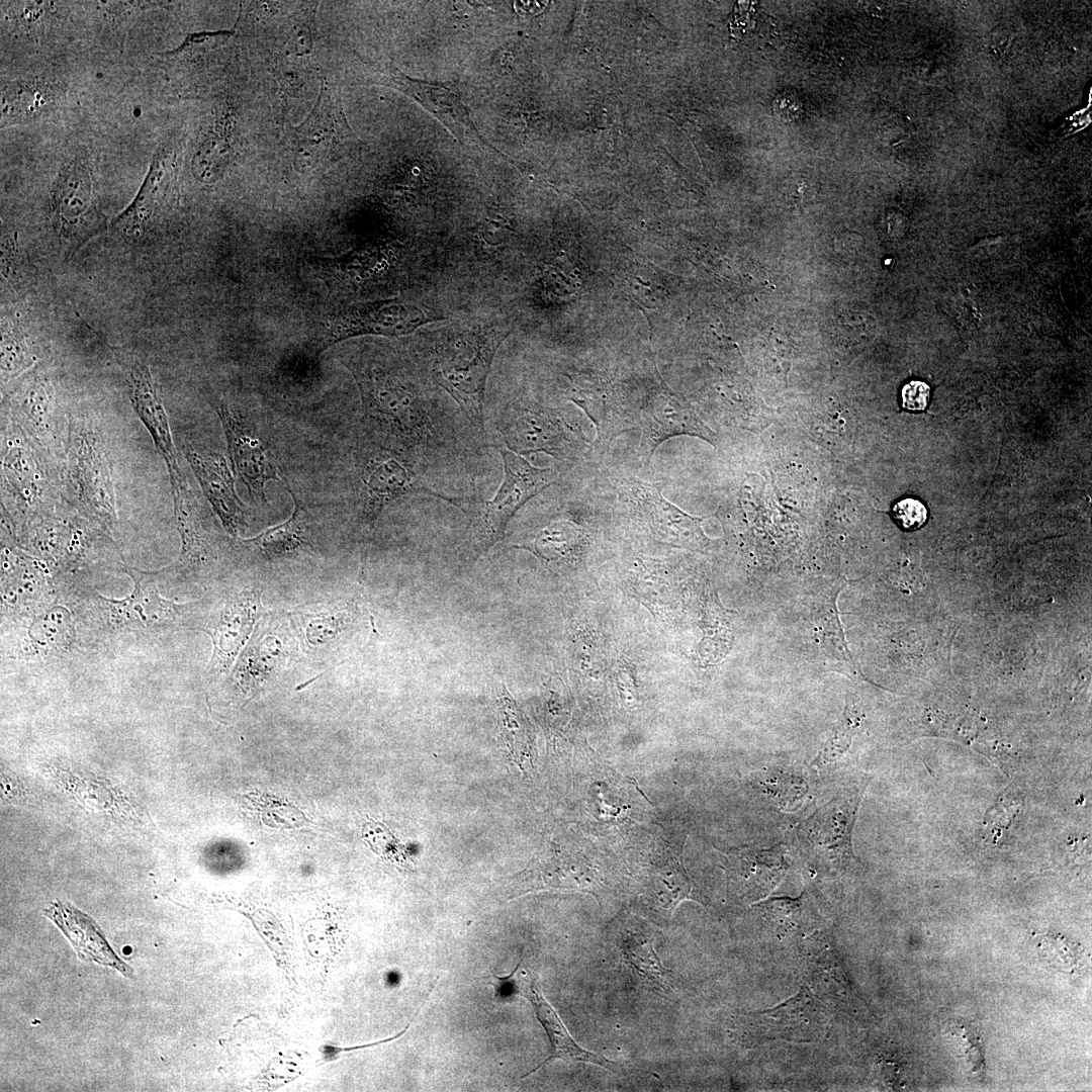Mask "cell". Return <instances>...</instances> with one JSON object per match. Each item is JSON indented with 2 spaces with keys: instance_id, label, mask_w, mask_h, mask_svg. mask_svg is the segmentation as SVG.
Instances as JSON below:
<instances>
[{
  "instance_id": "cell-22",
  "label": "cell",
  "mask_w": 1092,
  "mask_h": 1092,
  "mask_svg": "<svg viewBox=\"0 0 1092 1092\" xmlns=\"http://www.w3.org/2000/svg\"><path fill=\"white\" fill-rule=\"evenodd\" d=\"M174 511L182 548L178 563L202 562L208 557L206 536L202 530L194 495L183 475L170 478Z\"/></svg>"
},
{
  "instance_id": "cell-19",
  "label": "cell",
  "mask_w": 1092,
  "mask_h": 1092,
  "mask_svg": "<svg viewBox=\"0 0 1092 1092\" xmlns=\"http://www.w3.org/2000/svg\"><path fill=\"white\" fill-rule=\"evenodd\" d=\"M639 424L642 429L641 451L646 464L658 446L673 436L706 437V430L700 421L667 393H660L645 404Z\"/></svg>"
},
{
  "instance_id": "cell-30",
  "label": "cell",
  "mask_w": 1092,
  "mask_h": 1092,
  "mask_svg": "<svg viewBox=\"0 0 1092 1092\" xmlns=\"http://www.w3.org/2000/svg\"><path fill=\"white\" fill-rule=\"evenodd\" d=\"M51 397V388L42 381L33 382L25 391L21 407L34 432L50 429Z\"/></svg>"
},
{
  "instance_id": "cell-23",
  "label": "cell",
  "mask_w": 1092,
  "mask_h": 1092,
  "mask_svg": "<svg viewBox=\"0 0 1092 1092\" xmlns=\"http://www.w3.org/2000/svg\"><path fill=\"white\" fill-rule=\"evenodd\" d=\"M53 84L39 79L18 80L2 87L1 112L5 120H28L51 109L57 99Z\"/></svg>"
},
{
  "instance_id": "cell-13",
  "label": "cell",
  "mask_w": 1092,
  "mask_h": 1092,
  "mask_svg": "<svg viewBox=\"0 0 1092 1092\" xmlns=\"http://www.w3.org/2000/svg\"><path fill=\"white\" fill-rule=\"evenodd\" d=\"M175 185V154L165 145L154 156L136 196L112 221V226L129 238L143 236L176 199Z\"/></svg>"
},
{
  "instance_id": "cell-7",
  "label": "cell",
  "mask_w": 1092,
  "mask_h": 1092,
  "mask_svg": "<svg viewBox=\"0 0 1092 1092\" xmlns=\"http://www.w3.org/2000/svg\"><path fill=\"white\" fill-rule=\"evenodd\" d=\"M68 479L87 513L105 526L116 519V504L107 454L97 435L84 425L70 427Z\"/></svg>"
},
{
  "instance_id": "cell-1",
  "label": "cell",
  "mask_w": 1092,
  "mask_h": 1092,
  "mask_svg": "<svg viewBox=\"0 0 1092 1092\" xmlns=\"http://www.w3.org/2000/svg\"><path fill=\"white\" fill-rule=\"evenodd\" d=\"M509 334L502 321L473 324L447 332L429 353L433 379L480 431L486 380L496 351Z\"/></svg>"
},
{
  "instance_id": "cell-18",
  "label": "cell",
  "mask_w": 1092,
  "mask_h": 1092,
  "mask_svg": "<svg viewBox=\"0 0 1092 1092\" xmlns=\"http://www.w3.org/2000/svg\"><path fill=\"white\" fill-rule=\"evenodd\" d=\"M129 398L156 448L165 460L170 477L181 474L168 417L149 367L140 362L128 371Z\"/></svg>"
},
{
  "instance_id": "cell-2",
  "label": "cell",
  "mask_w": 1092,
  "mask_h": 1092,
  "mask_svg": "<svg viewBox=\"0 0 1092 1092\" xmlns=\"http://www.w3.org/2000/svg\"><path fill=\"white\" fill-rule=\"evenodd\" d=\"M370 418L390 434L399 447L412 452L439 450L444 444L424 399L402 376L369 363L350 366Z\"/></svg>"
},
{
  "instance_id": "cell-28",
  "label": "cell",
  "mask_w": 1092,
  "mask_h": 1092,
  "mask_svg": "<svg viewBox=\"0 0 1092 1092\" xmlns=\"http://www.w3.org/2000/svg\"><path fill=\"white\" fill-rule=\"evenodd\" d=\"M31 362L32 357L21 334L12 329L2 330V379L7 380L8 378L19 374L22 370L26 369Z\"/></svg>"
},
{
  "instance_id": "cell-17",
  "label": "cell",
  "mask_w": 1092,
  "mask_h": 1092,
  "mask_svg": "<svg viewBox=\"0 0 1092 1092\" xmlns=\"http://www.w3.org/2000/svg\"><path fill=\"white\" fill-rule=\"evenodd\" d=\"M185 456L225 530L233 536L245 520V506L237 495L228 463L219 453H198L191 447Z\"/></svg>"
},
{
  "instance_id": "cell-8",
  "label": "cell",
  "mask_w": 1092,
  "mask_h": 1092,
  "mask_svg": "<svg viewBox=\"0 0 1092 1092\" xmlns=\"http://www.w3.org/2000/svg\"><path fill=\"white\" fill-rule=\"evenodd\" d=\"M365 66L371 82L395 88L419 101L441 119L463 145L469 148L477 147L486 154L502 158V153L480 135L455 86L411 78L387 63H365Z\"/></svg>"
},
{
  "instance_id": "cell-29",
  "label": "cell",
  "mask_w": 1092,
  "mask_h": 1092,
  "mask_svg": "<svg viewBox=\"0 0 1092 1092\" xmlns=\"http://www.w3.org/2000/svg\"><path fill=\"white\" fill-rule=\"evenodd\" d=\"M575 539L573 530L566 523H555L542 530L531 546H524L544 559H555L570 549Z\"/></svg>"
},
{
  "instance_id": "cell-26",
  "label": "cell",
  "mask_w": 1092,
  "mask_h": 1092,
  "mask_svg": "<svg viewBox=\"0 0 1092 1092\" xmlns=\"http://www.w3.org/2000/svg\"><path fill=\"white\" fill-rule=\"evenodd\" d=\"M23 449L14 448L5 457L3 470L18 496L23 502H35L37 498L39 472L34 461L29 459Z\"/></svg>"
},
{
  "instance_id": "cell-34",
  "label": "cell",
  "mask_w": 1092,
  "mask_h": 1092,
  "mask_svg": "<svg viewBox=\"0 0 1092 1092\" xmlns=\"http://www.w3.org/2000/svg\"><path fill=\"white\" fill-rule=\"evenodd\" d=\"M895 521L905 530H915L921 527L927 519V510L918 499L906 497L898 500L893 507Z\"/></svg>"
},
{
  "instance_id": "cell-35",
  "label": "cell",
  "mask_w": 1092,
  "mask_h": 1092,
  "mask_svg": "<svg viewBox=\"0 0 1092 1092\" xmlns=\"http://www.w3.org/2000/svg\"><path fill=\"white\" fill-rule=\"evenodd\" d=\"M521 961L507 976L492 974L490 984L494 990V999L499 1002H509L521 992V975H516L521 967Z\"/></svg>"
},
{
  "instance_id": "cell-25",
  "label": "cell",
  "mask_w": 1092,
  "mask_h": 1092,
  "mask_svg": "<svg viewBox=\"0 0 1092 1092\" xmlns=\"http://www.w3.org/2000/svg\"><path fill=\"white\" fill-rule=\"evenodd\" d=\"M290 493L292 494L291 491ZM293 499L294 511L288 520L266 530L255 538L247 540L254 543L269 557H286L295 554L306 545L307 539L301 506L294 495Z\"/></svg>"
},
{
  "instance_id": "cell-27",
  "label": "cell",
  "mask_w": 1092,
  "mask_h": 1092,
  "mask_svg": "<svg viewBox=\"0 0 1092 1092\" xmlns=\"http://www.w3.org/2000/svg\"><path fill=\"white\" fill-rule=\"evenodd\" d=\"M363 837L370 847L386 860L406 871H415V862L405 846L382 824L368 822Z\"/></svg>"
},
{
  "instance_id": "cell-14",
  "label": "cell",
  "mask_w": 1092,
  "mask_h": 1092,
  "mask_svg": "<svg viewBox=\"0 0 1092 1092\" xmlns=\"http://www.w3.org/2000/svg\"><path fill=\"white\" fill-rule=\"evenodd\" d=\"M216 413L225 435L232 470L247 486L252 497L267 503L266 483L280 480V477L269 460L263 443L256 436L255 429L232 413L225 404H219Z\"/></svg>"
},
{
  "instance_id": "cell-16",
  "label": "cell",
  "mask_w": 1092,
  "mask_h": 1092,
  "mask_svg": "<svg viewBox=\"0 0 1092 1092\" xmlns=\"http://www.w3.org/2000/svg\"><path fill=\"white\" fill-rule=\"evenodd\" d=\"M521 977L522 983L520 995L526 997L532 1004L536 1018L543 1026L550 1042L548 1057L521 1078H526L535 1073L554 1059L577 1063H592L613 1073L624 1072L618 1063L610 1061L600 1054L581 1048L572 1038L555 1009L545 999L535 978L530 973L527 975L521 974Z\"/></svg>"
},
{
  "instance_id": "cell-5",
  "label": "cell",
  "mask_w": 1092,
  "mask_h": 1092,
  "mask_svg": "<svg viewBox=\"0 0 1092 1092\" xmlns=\"http://www.w3.org/2000/svg\"><path fill=\"white\" fill-rule=\"evenodd\" d=\"M341 102L323 82L313 109L288 135V152L295 167L314 169L344 158L358 146Z\"/></svg>"
},
{
  "instance_id": "cell-11",
  "label": "cell",
  "mask_w": 1092,
  "mask_h": 1092,
  "mask_svg": "<svg viewBox=\"0 0 1092 1092\" xmlns=\"http://www.w3.org/2000/svg\"><path fill=\"white\" fill-rule=\"evenodd\" d=\"M363 483V521L372 530L382 511L394 499L418 492L437 497L432 489L420 485L412 463L398 452L381 447L368 448L360 473Z\"/></svg>"
},
{
  "instance_id": "cell-3",
  "label": "cell",
  "mask_w": 1092,
  "mask_h": 1092,
  "mask_svg": "<svg viewBox=\"0 0 1092 1092\" xmlns=\"http://www.w3.org/2000/svg\"><path fill=\"white\" fill-rule=\"evenodd\" d=\"M504 461V480L495 495L489 500L450 497L441 498L461 511L468 521L462 551L468 561L474 562L480 555L499 542L505 530L529 499L555 483L550 468H539L510 450H500Z\"/></svg>"
},
{
  "instance_id": "cell-37",
  "label": "cell",
  "mask_w": 1092,
  "mask_h": 1092,
  "mask_svg": "<svg viewBox=\"0 0 1092 1092\" xmlns=\"http://www.w3.org/2000/svg\"><path fill=\"white\" fill-rule=\"evenodd\" d=\"M386 980H387L388 984L395 985L399 980V975L396 974L395 972H392V973L387 975Z\"/></svg>"
},
{
  "instance_id": "cell-21",
  "label": "cell",
  "mask_w": 1092,
  "mask_h": 1092,
  "mask_svg": "<svg viewBox=\"0 0 1092 1092\" xmlns=\"http://www.w3.org/2000/svg\"><path fill=\"white\" fill-rule=\"evenodd\" d=\"M682 845L669 850L656 861L648 876L646 893L651 906L657 911L671 915L684 900L704 903V898L697 891L682 863Z\"/></svg>"
},
{
  "instance_id": "cell-24",
  "label": "cell",
  "mask_w": 1092,
  "mask_h": 1092,
  "mask_svg": "<svg viewBox=\"0 0 1092 1092\" xmlns=\"http://www.w3.org/2000/svg\"><path fill=\"white\" fill-rule=\"evenodd\" d=\"M315 9L297 5L291 13L277 16L272 30V44L283 56L300 57L312 50Z\"/></svg>"
},
{
  "instance_id": "cell-20",
  "label": "cell",
  "mask_w": 1092,
  "mask_h": 1092,
  "mask_svg": "<svg viewBox=\"0 0 1092 1092\" xmlns=\"http://www.w3.org/2000/svg\"><path fill=\"white\" fill-rule=\"evenodd\" d=\"M46 914L64 932L81 960L111 967L126 977L132 975V969L114 953L90 917L62 904L53 905Z\"/></svg>"
},
{
  "instance_id": "cell-10",
  "label": "cell",
  "mask_w": 1092,
  "mask_h": 1092,
  "mask_svg": "<svg viewBox=\"0 0 1092 1092\" xmlns=\"http://www.w3.org/2000/svg\"><path fill=\"white\" fill-rule=\"evenodd\" d=\"M499 431L516 454L545 452L570 458L579 448V436L553 410L538 404L514 403L500 418Z\"/></svg>"
},
{
  "instance_id": "cell-4",
  "label": "cell",
  "mask_w": 1092,
  "mask_h": 1092,
  "mask_svg": "<svg viewBox=\"0 0 1092 1092\" xmlns=\"http://www.w3.org/2000/svg\"><path fill=\"white\" fill-rule=\"evenodd\" d=\"M51 213L68 256L105 230L106 217L98 206L93 166L86 150H77L62 165L51 191Z\"/></svg>"
},
{
  "instance_id": "cell-6",
  "label": "cell",
  "mask_w": 1092,
  "mask_h": 1092,
  "mask_svg": "<svg viewBox=\"0 0 1092 1092\" xmlns=\"http://www.w3.org/2000/svg\"><path fill=\"white\" fill-rule=\"evenodd\" d=\"M864 788L866 784L844 787L800 824L797 839L811 859L833 869L850 862L852 830Z\"/></svg>"
},
{
  "instance_id": "cell-15",
  "label": "cell",
  "mask_w": 1092,
  "mask_h": 1092,
  "mask_svg": "<svg viewBox=\"0 0 1092 1092\" xmlns=\"http://www.w3.org/2000/svg\"><path fill=\"white\" fill-rule=\"evenodd\" d=\"M259 607V594L255 590L244 592L226 601L207 631L213 644L209 673H225L231 668L253 629Z\"/></svg>"
},
{
  "instance_id": "cell-31",
  "label": "cell",
  "mask_w": 1092,
  "mask_h": 1092,
  "mask_svg": "<svg viewBox=\"0 0 1092 1092\" xmlns=\"http://www.w3.org/2000/svg\"><path fill=\"white\" fill-rule=\"evenodd\" d=\"M641 942L639 941V944L635 945L630 942L625 947L628 960L642 976L657 982L661 988L668 987L667 979L670 972L662 968L651 943L648 940Z\"/></svg>"
},
{
  "instance_id": "cell-12",
  "label": "cell",
  "mask_w": 1092,
  "mask_h": 1092,
  "mask_svg": "<svg viewBox=\"0 0 1092 1092\" xmlns=\"http://www.w3.org/2000/svg\"><path fill=\"white\" fill-rule=\"evenodd\" d=\"M127 574L132 578L133 589L122 600L98 595L100 611L107 624L116 630L153 629L167 626L184 614L187 605L162 598L157 587V574L128 565Z\"/></svg>"
},
{
  "instance_id": "cell-33",
  "label": "cell",
  "mask_w": 1092,
  "mask_h": 1092,
  "mask_svg": "<svg viewBox=\"0 0 1092 1092\" xmlns=\"http://www.w3.org/2000/svg\"><path fill=\"white\" fill-rule=\"evenodd\" d=\"M234 33L235 29L190 33L178 48L165 52L163 55L171 58H182L194 52L215 48L216 44L226 41Z\"/></svg>"
},
{
  "instance_id": "cell-9",
  "label": "cell",
  "mask_w": 1092,
  "mask_h": 1092,
  "mask_svg": "<svg viewBox=\"0 0 1092 1092\" xmlns=\"http://www.w3.org/2000/svg\"><path fill=\"white\" fill-rule=\"evenodd\" d=\"M437 318L435 312L398 298L355 304L330 316L322 349L363 335L411 334Z\"/></svg>"
},
{
  "instance_id": "cell-32",
  "label": "cell",
  "mask_w": 1092,
  "mask_h": 1092,
  "mask_svg": "<svg viewBox=\"0 0 1092 1092\" xmlns=\"http://www.w3.org/2000/svg\"><path fill=\"white\" fill-rule=\"evenodd\" d=\"M853 725L851 719L844 711L840 724L820 749L814 764L823 766L839 760L850 746Z\"/></svg>"
},
{
  "instance_id": "cell-36",
  "label": "cell",
  "mask_w": 1092,
  "mask_h": 1092,
  "mask_svg": "<svg viewBox=\"0 0 1092 1092\" xmlns=\"http://www.w3.org/2000/svg\"><path fill=\"white\" fill-rule=\"evenodd\" d=\"M930 395L928 384L920 380H912L906 383L901 391L903 407L909 411H923L927 406Z\"/></svg>"
}]
</instances>
